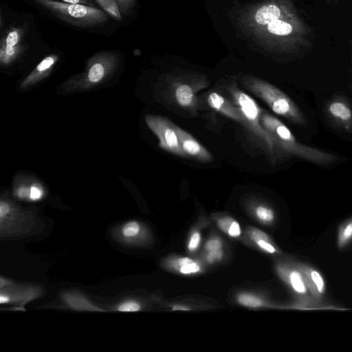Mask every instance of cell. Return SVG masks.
Segmentation results:
<instances>
[{
    "label": "cell",
    "mask_w": 352,
    "mask_h": 352,
    "mask_svg": "<svg viewBox=\"0 0 352 352\" xmlns=\"http://www.w3.org/2000/svg\"><path fill=\"white\" fill-rule=\"evenodd\" d=\"M237 23L258 45L278 54L298 51L310 31L291 0H264L248 6L239 12Z\"/></svg>",
    "instance_id": "obj_1"
},
{
    "label": "cell",
    "mask_w": 352,
    "mask_h": 352,
    "mask_svg": "<svg viewBox=\"0 0 352 352\" xmlns=\"http://www.w3.org/2000/svg\"><path fill=\"white\" fill-rule=\"evenodd\" d=\"M261 121L283 157L292 156L319 165L336 161L335 155L299 142L283 122L268 112L263 110Z\"/></svg>",
    "instance_id": "obj_2"
},
{
    "label": "cell",
    "mask_w": 352,
    "mask_h": 352,
    "mask_svg": "<svg viewBox=\"0 0 352 352\" xmlns=\"http://www.w3.org/2000/svg\"><path fill=\"white\" fill-rule=\"evenodd\" d=\"M228 91L233 103L238 107L245 120V127L250 138L268 156L273 164H276L283 155L276 146L270 133L263 127L261 121L263 110L255 100L239 89L233 82L230 85Z\"/></svg>",
    "instance_id": "obj_3"
},
{
    "label": "cell",
    "mask_w": 352,
    "mask_h": 352,
    "mask_svg": "<svg viewBox=\"0 0 352 352\" xmlns=\"http://www.w3.org/2000/svg\"><path fill=\"white\" fill-rule=\"evenodd\" d=\"M242 82L248 90L261 98L276 114L295 124H306V119L298 105L288 95L275 85L251 76L243 77Z\"/></svg>",
    "instance_id": "obj_4"
},
{
    "label": "cell",
    "mask_w": 352,
    "mask_h": 352,
    "mask_svg": "<svg viewBox=\"0 0 352 352\" xmlns=\"http://www.w3.org/2000/svg\"><path fill=\"white\" fill-rule=\"evenodd\" d=\"M59 19L80 27H93L104 23L108 14L94 7L54 0H34Z\"/></svg>",
    "instance_id": "obj_5"
},
{
    "label": "cell",
    "mask_w": 352,
    "mask_h": 352,
    "mask_svg": "<svg viewBox=\"0 0 352 352\" xmlns=\"http://www.w3.org/2000/svg\"><path fill=\"white\" fill-rule=\"evenodd\" d=\"M145 120L149 129L157 137L160 148L179 157H187L181 147L178 135L172 125V121L168 118L153 115L146 116Z\"/></svg>",
    "instance_id": "obj_6"
},
{
    "label": "cell",
    "mask_w": 352,
    "mask_h": 352,
    "mask_svg": "<svg viewBox=\"0 0 352 352\" xmlns=\"http://www.w3.org/2000/svg\"><path fill=\"white\" fill-rule=\"evenodd\" d=\"M206 80L203 76L195 74L177 78L173 84V98L181 107L192 109L196 107L197 99L195 88L206 86Z\"/></svg>",
    "instance_id": "obj_7"
},
{
    "label": "cell",
    "mask_w": 352,
    "mask_h": 352,
    "mask_svg": "<svg viewBox=\"0 0 352 352\" xmlns=\"http://www.w3.org/2000/svg\"><path fill=\"white\" fill-rule=\"evenodd\" d=\"M43 289L34 285H14L1 289L0 303L10 304L23 307L30 301L42 296Z\"/></svg>",
    "instance_id": "obj_8"
},
{
    "label": "cell",
    "mask_w": 352,
    "mask_h": 352,
    "mask_svg": "<svg viewBox=\"0 0 352 352\" xmlns=\"http://www.w3.org/2000/svg\"><path fill=\"white\" fill-rule=\"evenodd\" d=\"M325 113L337 127L346 132L352 131V107L345 98H331L325 105Z\"/></svg>",
    "instance_id": "obj_9"
},
{
    "label": "cell",
    "mask_w": 352,
    "mask_h": 352,
    "mask_svg": "<svg viewBox=\"0 0 352 352\" xmlns=\"http://www.w3.org/2000/svg\"><path fill=\"white\" fill-rule=\"evenodd\" d=\"M179 140L181 147L186 155L195 160L209 163L213 160L212 154L187 131L172 122Z\"/></svg>",
    "instance_id": "obj_10"
},
{
    "label": "cell",
    "mask_w": 352,
    "mask_h": 352,
    "mask_svg": "<svg viewBox=\"0 0 352 352\" xmlns=\"http://www.w3.org/2000/svg\"><path fill=\"white\" fill-rule=\"evenodd\" d=\"M295 265L302 272L311 296L322 303L326 292L325 280L322 274L312 265L307 263H296Z\"/></svg>",
    "instance_id": "obj_11"
},
{
    "label": "cell",
    "mask_w": 352,
    "mask_h": 352,
    "mask_svg": "<svg viewBox=\"0 0 352 352\" xmlns=\"http://www.w3.org/2000/svg\"><path fill=\"white\" fill-rule=\"evenodd\" d=\"M21 31L17 28H12L2 38L0 49V60L2 65L9 64L21 52Z\"/></svg>",
    "instance_id": "obj_12"
},
{
    "label": "cell",
    "mask_w": 352,
    "mask_h": 352,
    "mask_svg": "<svg viewBox=\"0 0 352 352\" xmlns=\"http://www.w3.org/2000/svg\"><path fill=\"white\" fill-rule=\"evenodd\" d=\"M61 298L72 309L80 311H104L96 306L87 298L78 292L65 291L61 293Z\"/></svg>",
    "instance_id": "obj_13"
},
{
    "label": "cell",
    "mask_w": 352,
    "mask_h": 352,
    "mask_svg": "<svg viewBox=\"0 0 352 352\" xmlns=\"http://www.w3.org/2000/svg\"><path fill=\"white\" fill-rule=\"evenodd\" d=\"M142 226L136 221H129L114 231V235L118 241L125 245H131L137 243L141 236Z\"/></svg>",
    "instance_id": "obj_14"
},
{
    "label": "cell",
    "mask_w": 352,
    "mask_h": 352,
    "mask_svg": "<svg viewBox=\"0 0 352 352\" xmlns=\"http://www.w3.org/2000/svg\"><path fill=\"white\" fill-rule=\"evenodd\" d=\"M58 59L57 56L50 55L43 59L35 69L25 79L23 85L32 83L47 75Z\"/></svg>",
    "instance_id": "obj_15"
},
{
    "label": "cell",
    "mask_w": 352,
    "mask_h": 352,
    "mask_svg": "<svg viewBox=\"0 0 352 352\" xmlns=\"http://www.w3.org/2000/svg\"><path fill=\"white\" fill-rule=\"evenodd\" d=\"M352 243V217L343 221L336 235V245L339 250L346 248Z\"/></svg>",
    "instance_id": "obj_16"
},
{
    "label": "cell",
    "mask_w": 352,
    "mask_h": 352,
    "mask_svg": "<svg viewBox=\"0 0 352 352\" xmlns=\"http://www.w3.org/2000/svg\"><path fill=\"white\" fill-rule=\"evenodd\" d=\"M104 11L117 21L122 20V14L116 0H96Z\"/></svg>",
    "instance_id": "obj_17"
},
{
    "label": "cell",
    "mask_w": 352,
    "mask_h": 352,
    "mask_svg": "<svg viewBox=\"0 0 352 352\" xmlns=\"http://www.w3.org/2000/svg\"><path fill=\"white\" fill-rule=\"evenodd\" d=\"M256 216L262 221L271 222L274 219L275 214L274 210L266 206L258 205L254 208Z\"/></svg>",
    "instance_id": "obj_18"
},
{
    "label": "cell",
    "mask_w": 352,
    "mask_h": 352,
    "mask_svg": "<svg viewBox=\"0 0 352 352\" xmlns=\"http://www.w3.org/2000/svg\"><path fill=\"white\" fill-rule=\"evenodd\" d=\"M237 300L241 305L243 306L253 308L259 307L263 305V302L261 299L256 296L247 294L239 295L237 297Z\"/></svg>",
    "instance_id": "obj_19"
},
{
    "label": "cell",
    "mask_w": 352,
    "mask_h": 352,
    "mask_svg": "<svg viewBox=\"0 0 352 352\" xmlns=\"http://www.w3.org/2000/svg\"><path fill=\"white\" fill-rule=\"evenodd\" d=\"M141 309L140 305L134 300H126L116 307V310L122 312H135Z\"/></svg>",
    "instance_id": "obj_20"
},
{
    "label": "cell",
    "mask_w": 352,
    "mask_h": 352,
    "mask_svg": "<svg viewBox=\"0 0 352 352\" xmlns=\"http://www.w3.org/2000/svg\"><path fill=\"white\" fill-rule=\"evenodd\" d=\"M122 16L129 14L135 6L136 0H116Z\"/></svg>",
    "instance_id": "obj_21"
},
{
    "label": "cell",
    "mask_w": 352,
    "mask_h": 352,
    "mask_svg": "<svg viewBox=\"0 0 352 352\" xmlns=\"http://www.w3.org/2000/svg\"><path fill=\"white\" fill-rule=\"evenodd\" d=\"M43 190L38 186H32L30 190V198L31 201H38L43 197Z\"/></svg>",
    "instance_id": "obj_22"
},
{
    "label": "cell",
    "mask_w": 352,
    "mask_h": 352,
    "mask_svg": "<svg viewBox=\"0 0 352 352\" xmlns=\"http://www.w3.org/2000/svg\"><path fill=\"white\" fill-rule=\"evenodd\" d=\"M199 266L197 263L192 262L180 267L179 271L184 274L195 273L199 271Z\"/></svg>",
    "instance_id": "obj_23"
},
{
    "label": "cell",
    "mask_w": 352,
    "mask_h": 352,
    "mask_svg": "<svg viewBox=\"0 0 352 352\" xmlns=\"http://www.w3.org/2000/svg\"><path fill=\"white\" fill-rule=\"evenodd\" d=\"M234 221V219H233L231 217H224L220 218L217 221L218 226L223 231H224L227 233L229 230L230 226H231V224L232 223V222Z\"/></svg>",
    "instance_id": "obj_24"
},
{
    "label": "cell",
    "mask_w": 352,
    "mask_h": 352,
    "mask_svg": "<svg viewBox=\"0 0 352 352\" xmlns=\"http://www.w3.org/2000/svg\"><path fill=\"white\" fill-rule=\"evenodd\" d=\"M222 244L217 239L209 240L206 244V250L208 252L217 251L221 250Z\"/></svg>",
    "instance_id": "obj_25"
},
{
    "label": "cell",
    "mask_w": 352,
    "mask_h": 352,
    "mask_svg": "<svg viewBox=\"0 0 352 352\" xmlns=\"http://www.w3.org/2000/svg\"><path fill=\"white\" fill-rule=\"evenodd\" d=\"M241 231L239 224L237 221H234L230 226L227 234L232 237H237L241 234Z\"/></svg>",
    "instance_id": "obj_26"
},
{
    "label": "cell",
    "mask_w": 352,
    "mask_h": 352,
    "mask_svg": "<svg viewBox=\"0 0 352 352\" xmlns=\"http://www.w3.org/2000/svg\"><path fill=\"white\" fill-rule=\"evenodd\" d=\"M250 235L251 238L256 242L259 240H263L266 241H268L269 240L267 236L264 232L256 229L251 230Z\"/></svg>",
    "instance_id": "obj_27"
},
{
    "label": "cell",
    "mask_w": 352,
    "mask_h": 352,
    "mask_svg": "<svg viewBox=\"0 0 352 352\" xmlns=\"http://www.w3.org/2000/svg\"><path fill=\"white\" fill-rule=\"evenodd\" d=\"M200 241V234L199 232H195L190 237L188 248L190 250H195Z\"/></svg>",
    "instance_id": "obj_28"
},
{
    "label": "cell",
    "mask_w": 352,
    "mask_h": 352,
    "mask_svg": "<svg viewBox=\"0 0 352 352\" xmlns=\"http://www.w3.org/2000/svg\"><path fill=\"white\" fill-rule=\"evenodd\" d=\"M256 243L266 252L273 254L276 252L275 248L271 245L268 241L259 240L256 241Z\"/></svg>",
    "instance_id": "obj_29"
},
{
    "label": "cell",
    "mask_w": 352,
    "mask_h": 352,
    "mask_svg": "<svg viewBox=\"0 0 352 352\" xmlns=\"http://www.w3.org/2000/svg\"><path fill=\"white\" fill-rule=\"evenodd\" d=\"M221 256H222V252H221V250H217V251L209 252L207 258L209 261L211 262V261H214V260H217L218 258H221Z\"/></svg>",
    "instance_id": "obj_30"
},
{
    "label": "cell",
    "mask_w": 352,
    "mask_h": 352,
    "mask_svg": "<svg viewBox=\"0 0 352 352\" xmlns=\"http://www.w3.org/2000/svg\"><path fill=\"white\" fill-rule=\"evenodd\" d=\"M12 284H13V283L10 280L4 278L2 276L1 277V279H0V289H3V288H5L6 287H8V286L11 285Z\"/></svg>",
    "instance_id": "obj_31"
},
{
    "label": "cell",
    "mask_w": 352,
    "mask_h": 352,
    "mask_svg": "<svg viewBox=\"0 0 352 352\" xmlns=\"http://www.w3.org/2000/svg\"><path fill=\"white\" fill-rule=\"evenodd\" d=\"M56 1V0H54ZM63 2L71 3H80V4H89L90 3V0H60Z\"/></svg>",
    "instance_id": "obj_32"
},
{
    "label": "cell",
    "mask_w": 352,
    "mask_h": 352,
    "mask_svg": "<svg viewBox=\"0 0 352 352\" xmlns=\"http://www.w3.org/2000/svg\"><path fill=\"white\" fill-rule=\"evenodd\" d=\"M194 262L193 260L189 258H181L177 261V265L180 267L190 263Z\"/></svg>",
    "instance_id": "obj_33"
},
{
    "label": "cell",
    "mask_w": 352,
    "mask_h": 352,
    "mask_svg": "<svg viewBox=\"0 0 352 352\" xmlns=\"http://www.w3.org/2000/svg\"><path fill=\"white\" fill-rule=\"evenodd\" d=\"M173 309L174 310H176V309H178V310H188L189 309H186V307H180V306L174 307Z\"/></svg>",
    "instance_id": "obj_34"
}]
</instances>
